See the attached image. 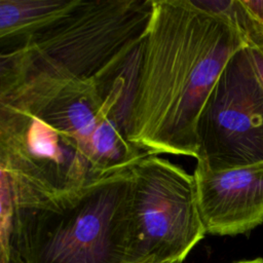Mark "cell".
<instances>
[{
  "label": "cell",
  "mask_w": 263,
  "mask_h": 263,
  "mask_svg": "<svg viewBox=\"0 0 263 263\" xmlns=\"http://www.w3.org/2000/svg\"><path fill=\"white\" fill-rule=\"evenodd\" d=\"M240 32L198 0H153L140 46L126 134L143 153L197 158L198 123Z\"/></svg>",
  "instance_id": "cell-1"
},
{
  "label": "cell",
  "mask_w": 263,
  "mask_h": 263,
  "mask_svg": "<svg viewBox=\"0 0 263 263\" xmlns=\"http://www.w3.org/2000/svg\"><path fill=\"white\" fill-rule=\"evenodd\" d=\"M153 0H79L65 16L1 50L0 85L32 75L108 86L140 47Z\"/></svg>",
  "instance_id": "cell-2"
},
{
  "label": "cell",
  "mask_w": 263,
  "mask_h": 263,
  "mask_svg": "<svg viewBox=\"0 0 263 263\" xmlns=\"http://www.w3.org/2000/svg\"><path fill=\"white\" fill-rule=\"evenodd\" d=\"M129 167L91 178L58 199L14 206L16 263H127Z\"/></svg>",
  "instance_id": "cell-3"
},
{
  "label": "cell",
  "mask_w": 263,
  "mask_h": 263,
  "mask_svg": "<svg viewBox=\"0 0 263 263\" xmlns=\"http://www.w3.org/2000/svg\"><path fill=\"white\" fill-rule=\"evenodd\" d=\"M127 263H182L206 234L193 174L157 155L129 167Z\"/></svg>",
  "instance_id": "cell-4"
},
{
  "label": "cell",
  "mask_w": 263,
  "mask_h": 263,
  "mask_svg": "<svg viewBox=\"0 0 263 263\" xmlns=\"http://www.w3.org/2000/svg\"><path fill=\"white\" fill-rule=\"evenodd\" d=\"M0 173L16 208L58 199L95 178L77 139L7 101H0Z\"/></svg>",
  "instance_id": "cell-5"
},
{
  "label": "cell",
  "mask_w": 263,
  "mask_h": 263,
  "mask_svg": "<svg viewBox=\"0 0 263 263\" xmlns=\"http://www.w3.org/2000/svg\"><path fill=\"white\" fill-rule=\"evenodd\" d=\"M196 164L223 171L263 162V88L247 47L227 63L198 123Z\"/></svg>",
  "instance_id": "cell-6"
},
{
  "label": "cell",
  "mask_w": 263,
  "mask_h": 263,
  "mask_svg": "<svg viewBox=\"0 0 263 263\" xmlns=\"http://www.w3.org/2000/svg\"><path fill=\"white\" fill-rule=\"evenodd\" d=\"M193 177L206 233L237 235L263 223V162L223 171L196 164Z\"/></svg>",
  "instance_id": "cell-7"
},
{
  "label": "cell",
  "mask_w": 263,
  "mask_h": 263,
  "mask_svg": "<svg viewBox=\"0 0 263 263\" xmlns=\"http://www.w3.org/2000/svg\"><path fill=\"white\" fill-rule=\"evenodd\" d=\"M79 0H0V48L21 45L68 14Z\"/></svg>",
  "instance_id": "cell-8"
},
{
  "label": "cell",
  "mask_w": 263,
  "mask_h": 263,
  "mask_svg": "<svg viewBox=\"0 0 263 263\" xmlns=\"http://www.w3.org/2000/svg\"><path fill=\"white\" fill-rule=\"evenodd\" d=\"M253 68L263 88V40L251 46H247Z\"/></svg>",
  "instance_id": "cell-9"
},
{
  "label": "cell",
  "mask_w": 263,
  "mask_h": 263,
  "mask_svg": "<svg viewBox=\"0 0 263 263\" xmlns=\"http://www.w3.org/2000/svg\"><path fill=\"white\" fill-rule=\"evenodd\" d=\"M253 21L263 32V0H240Z\"/></svg>",
  "instance_id": "cell-10"
},
{
  "label": "cell",
  "mask_w": 263,
  "mask_h": 263,
  "mask_svg": "<svg viewBox=\"0 0 263 263\" xmlns=\"http://www.w3.org/2000/svg\"><path fill=\"white\" fill-rule=\"evenodd\" d=\"M235 263H263V259L262 258H256V259H252V260H243V261H238Z\"/></svg>",
  "instance_id": "cell-11"
}]
</instances>
